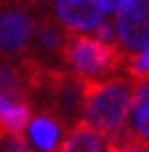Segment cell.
Listing matches in <instances>:
<instances>
[{"mask_svg":"<svg viewBox=\"0 0 149 152\" xmlns=\"http://www.w3.org/2000/svg\"><path fill=\"white\" fill-rule=\"evenodd\" d=\"M132 101V82L126 77L87 79L83 82L81 120L100 137H109L128 122V107Z\"/></svg>","mask_w":149,"mask_h":152,"instance_id":"obj_1","label":"cell"},{"mask_svg":"<svg viewBox=\"0 0 149 152\" xmlns=\"http://www.w3.org/2000/svg\"><path fill=\"white\" fill-rule=\"evenodd\" d=\"M124 52L117 45H107L89 34H73L62 52V62L71 73L87 79H107L117 75V69L124 66Z\"/></svg>","mask_w":149,"mask_h":152,"instance_id":"obj_2","label":"cell"},{"mask_svg":"<svg viewBox=\"0 0 149 152\" xmlns=\"http://www.w3.org/2000/svg\"><path fill=\"white\" fill-rule=\"evenodd\" d=\"M117 41L124 52L138 54L149 47V0H132L115 15Z\"/></svg>","mask_w":149,"mask_h":152,"instance_id":"obj_3","label":"cell"},{"mask_svg":"<svg viewBox=\"0 0 149 152\" xmlns=\"http://www.w3.org/2000/svg\"><path fill=\"white\" fill-rule=\"evenodd\" d=\"M34 22L22 9H0V56L24 58L32 41Z\"/></svg>","mask_w":149,"mask_h":152,"instance_id":"obj_4","label":"cell"},{"mask_svg":"<svg viewBox=\"0 0 149 152\" xmlns=\"http://www.w3.org/2000/svg\"><path fill=\"white\" fill-rule=\"evenodd\" d=\"M53 13L60 26L73 34H85L104 19L98 0H53Z\"/></svg>","mask_w":149,"mask_h":152,"instance_id":"obj_5","label":"cell"},{"mask_svg":"<svg viewBox=\"0 0 149 152\" xmlns=\"http://www.w3.org/2000/svg\"><path fill=\"white\" fill-rule=\"evenodd\" d=\"M62 131H64V124L47 109H43L28 126L30 141L41 152H53L64 137Z\"/></svg>","mask_w":149,"mask_h":152,"instance_id":"obj_6","label":"cell"},{"mask_svg":"<svg viewBox=\"0 0 149 152\" xmlns=\"http://www.w3.org/2000/svg\"><path fill=\"white\" fill-rule=\"evenodd\" d=\"M68 37H71V32L55 22H38L34 24V30H32L34 49L41 52L45 58L55 56L62 60V52L68 43Z\"/></svg>","mask_w":149,"mask_h":152,"instance_id":"obj_7","label":"cell"},{"mask_svg":"<svg viewBox=\"0 0 149 152\" xmlns=\"http://www.w3.org/2000/svg\"><path fill=\"white\" fill-rule=\"evenodd\" d=\"M53 152H107V144L104 137H100L83 120H79L64 133L60 146Z\"/></svg>","mask_w":149,"mask_h":152,"instance_id":"obj_8","label":"cell"},{"mask_svg":"<svg viewBox=\"0 0 149 152\" xmlns=\"http://www.w3.org/2000/svg\"><path fill=\"white\" fill-rule=\"evenodd\" d=\"M0 92H2L11 103H30V94L26 77L22 73L19 64H11L9 60L0 62Z\"/></svg>","mask_w":149,"mask_h":152,"instance_id":"obj_9","label":"cell"},{"mask_svg":"<svg viewBox=\"0 0 149 152\" xmlns=\"http://www.w3.org/2000/svg\"><path fill=\"white\" fill-rule=\"evenodd\" d=\"M132 129L136 139L149 146V82L132 84Z\"/></svg>","mask_w":149,"mask_h":152,"instance_id":"obj_10","label":"cell"},{"mask_svg":"<svg viewBox=\"0 0 149 152\" xmlns=\"http://www.w3.org/2000/svg\"><path fill=\"white\" fill-rule=\"evenodd\" d=\"M30 118H32V103H15L0 116V137L22 135V131L30 126Z\"/></svg>","mask_w":149,"mask_h":152,"instance_id":"obj_11","label":"cell"},{"mask_svg":"<svg viewBox=\"0 0 149 152\" xmlns=\"http://www.w3.org/2000/svg\"><path fill=\"white\" fill-rule=\"evenodd\" d=\"M94 34L98 41H102L107 45H115V39H117V30H115V22H109V19H102L100 24L96 26Z\"/></svg>","mask_w":149,"mask_h":152,"instance_id":"obj_12","label":"cell"},{"mask_svg":"<svg viewBox=\"0 0 149 152\" xmlns=\"http://www.w3.org/2000/svg\"><path fill=\"white\" fill-rule=\"evenodd\" d=\"M130 2H132V0H98V4H100L104 15H117L119 11H124Z\"/></svg>","mask_w":149,"mask_h":152,"instance_id":"obj_13","label":"cell"},{"mask_svg":"<svg viewBox=\"0 0 149 152\" xmlns=\"http://www.w3.org/2000/svg\"><path fill=\"white\" fill-rule=\"evenodd\" d=\"M107 152H149V146L143 144V141H132V144H128L126 148H119V150H107Z\"/></svg>","mask_w":149,"mask_h":152,"instance_id":"obj_14","label":"cell"},{"mask_svg":"<svg viewBox=\"0 0 149 152\" xmlns=\"http://www.w3.org/2000/svg\"><path fill=\"white\" fill-rule=\"evenodd\" d=\"M13 105H15V103H11V101H9V99H6L2 92H0V116H2L4 111H9V109H11Z\"/></svg>","mask_w":149,"mask_h":152,"instance_id":"obj_15","label":"cell"},{"mask_svg":"<svg viewBox=\"0 0 149 152\" xmlns=\"http://www.w3.org/2000/svg\"><path fill=\"white\" fill-rule=\"evenodd\" d=\"M143 56H145V60H147V62H149V47L145 49V52H143Z\"/></svg>","mask_w":149,"mask_h":152,"instance_id":"obj_16","label":"cell"}]
</instances>
